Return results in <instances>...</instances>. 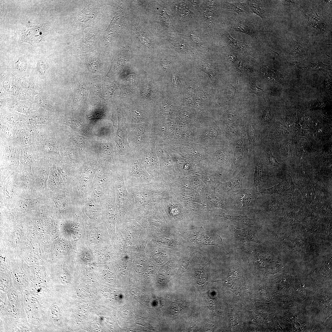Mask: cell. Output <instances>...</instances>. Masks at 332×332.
I'll list each match as a JSON object with an SVG mask.
<instances>
[{
  "label": "cell",
  "instance_id": "6da1fadb",
  "mask_svg": "<svg viewBox=\"0 0 332 332\" xmlns=\"http://www.w3.org/2000/svg\"><path fill=\"white\" fill-rule=\"evenodd\" d=\"M127 189L134 198L135 218L156 208L163 196L161 186L157 181L140 184Z\"/></svg>",
  "mask_w": 332,
  "mask_h": 332
},
{
  "label": "cell",
  "instance_id": "7a4b0ae2",
  "mask_svg": "<svg viewBox=\"0 0 332 332\" xmlns=\"http://www.w3.org/2000/svg\"><path fill=\"white\" fill-rule=\"evenodd\" d=\"M112 179L119 211L118 221L135 219L134 198L125 185L124 172L121 167H117V169L113 172Z\"/></svg>",
  "mask_w": 332,
  "mask_h": 332
},
{
  "label": "cell",
  "instance_id": "3957f363",
  "mask_svg": "<svg viewBox=\"0 0 332 332\" xmlns=\"http://www.w3.org/2000/svg\"><path fill=\"white\" fill-rule=\"evenodd\" d=\"M96 162L94 161L87 162L73 177L70 193L76 204H81L84 197L90 191L97 169Z\"/></svg>",
  "mask_w": 332,
  "mask_h": 332
},
{
  "label": "cell",
  "instance_id": "277c9868",
  "mask_svg": "<svg viewBox=\"0 0 332 332\" xmlns=\"http://www.w3.org/2000/svg\"><path fill=\"white\" fill-rule=\"evenodd\" d=\"M124 174V180L127 188L157 181L145 170L140 159L138 153L119 164Z\"/></svg>",
  "mask_w": 332,
  "mask_h": 332
},
{
  "label": "cell",
  "instance_id": "5b68a950",
  "mask_svg": "<svg viewBox=\"0 0 332 332\" xmlns=\"http://www.w3.org/2000/svg\"><path fill=\"white\" fill-rule=\"evenodd\" d=\"M178 231L186 245L200 248L205 245H213L225 250L219 235L202 227Z\"/></svg>",
  "mask_w": 332,
  "mask_h": 332
},
{
  "label": "cell",
  "instance_id": "8992f818",
  "mask_svg": "<svg viewBox=\"0 0 332 332\" xmlns=\"http://www.w3.org/2000/svg\"><path fill=\"white\" fill-rule=\"evenodd\" d=\"M24 306L28 322L41 332L44 318L43 307L38 300L27 290L22 293Z\"/></svg>",
  "mask_w": 332,
  "mask_h": 332
},
{
  "label": "cell",
  "instance_id": "52a82bcc",
  "mask_svg": "<svg viewBox=\"0 0 332 332\" xmlns=\"http://www.w3.org/2000/svg\"><path fill=\"white\" fill-rule=\"evenodd\" d=\"M113 172L101 166L99 167L96 171L91 189L88 193L96 203L100 205L107 188L112 180Z\"/></svg>",
  "mask_w": 332,
  "mask_h": 332
},
{
  "label": "cell",
  "instance_id": "ba28073f",
  "mask_svg": "<svg viewBox=\"0 0 332 332\" xmlns=\"http://www.w3.org/2000/svg\"><path fill=\"white\" fill-rule=\"evenodd\" d=\"M134 127H127L129 146L134 153H137L146 144L152 142V126L143 123Z\"/></svg>",
  "mask_w": 332,
  "mask_h": 332
},
{
  "label": "cell",
  "instance_id": "9c48e42d",
  "mask_svg": "<svg viewBox=\"0 0 332 332\" xmlns=\"http://www.w3.org/2000/svg\"><path fill=\"white\" fill-rule=\"evenodd\" d=\"M6 293L10 302L14 317L20 323H28L24 308L23 294L14 287Z\"/></svg>",
  "mask_w": 332,
  "mask_h": 332
},
{
  "label": "cell",
  "instance_id": "30bf717a",
  "mask_svg": "<svg viewBox=\"0 0 332 332\" xmlns=\"http://www.w3.org/2000/svg\"><path fill=\"white\" fill-rule=\"evenodd\" d=\"M141 162L147 172L157 180L158 176V163L153 151L152 143L151 142L142 147L138 152Z\"/></svg>",
  "mask_w": 332,
  "mask_h": 332
},
{
  "label": "cell",
  "instance_id": "8fae6325",
  "mask_svg": "<svg viewBox=\"0 0 332 332\" xmlns=\"http://www.w3.org/2000/svg\"><path fill=\"white\" fill-rule=\"evenodd\" d=\"M81 204L84 217L86 222L104 221L101 206L96 203L89 193L84 197Z\"/></svg>",
  "mask_w": 332,
  "mask_h": 332
},
{
  "label": "cell",
  "instance_id": "7c38bea8",
  "mask_svg": "<svg viewBox=\"0 0 332 332\" xmlns=\"http://www.w3.org/2000/svg\"><path fill=\"white\" fill-rule=\"evenodd\" d=\"M257 189L251 186L248 189H242L232 195L233 204L239 209L248 210L255 205L258 199Z\"/></svg>",
  "mask_w": 332,
  "mask_h": 332
},
{
  "label": "cell",
  "instance_id": "4fadbf2b",
  "mask_svg": "<svg viewBox=\"0 0 332 332\" xmlns=\"http://www.w3.org/2000/svg\"><path fill=\"white\" fill-rule=\"evenodd\" d=\"M26 290L38 300L43 307L46 304L54 294L52 289L31 281Z\"/></svg>",
  "mask_w": 332,
  "mask_h": 332
},
{
  "label": "cell",
  "instance_id": "5bb4252c",
  "mask_svg": "<svg viewBox=\"0 0 332 332\" xmlns=\"http://www.w3.org/2000/svg\"><path fill=\"white\" fill-rule=\"evenodd\" d=\"M228 227L231 235L236 241L241 243H258L257 237L249 230L241 228L233 225H229Z\"/></svg>",
  "mask_w": 332,
  "mask_h": 332
},
{
  "label": "cell",
  "instance_id": "9a60e30c",
  "mask_svg": "<svg viewBox=\"0 0 332 332\" xmlns=\"http://www.w3.org/2000/svg\"><path fill=\"white\" fill-rule=\"evenodd\" d=\"M244 176L243 172H241L229 181L223 183L225 190L231 196L240 191L243 188V180Z\"/></svg>",
  "mask_w": 332,
  "mask_h": 332
},
{
  "label": "cell",
  "instance_id": "2e32d148",
  "mask_svg": "<svg viewBox=\"0 0 332 332\" xmlns=\"http://www.w3.org/2000/svg\"><path fill=\"white\" fill-rule=\"evenodd\" d=\"M310 25L316 30L324 32L326 30V25L322 17L317 13L311 10L309 13L305 15Z\"/></svg>",
  "mask_w": 332,
  "mask_h": 332
},
{
  "label": "cell",
  "instance_id": "e0dca14e",
  "mask_svg": "<svg viewBox=\"0 0 332 332\" xmlns=\"http://www.w3.org/2000/svg\"><path fill=\"white\" fill-rule=\"evenodd\" d=\"M216 215L226 218L232 222L238 223L248 226H253L257 224V221L255 219L250 218L247 215L244 216L241 215H233L221 213H218Z\"/></svg>",
  "mask_w": 332,
  "mask_h": 332
},
{
  "label": "cell",
  "instance_id": "ac0fdd59",
  "mask_svg": "<svg viewBox=\"0 0 332 332\" xmlns=\"http://www.w3.org/2000/svg\"><path fill=\"white\" fill-rule=\"evenodd\" d=\"M290 52L291 55L297 57L303 58L305 56V50L303 45L296 41L292 38L290 40Z\"/></svg>",
  "mask_w": 332,
  "mask_h": 332
},
{
  "label": "cell",
  "instance_id": "d6986e66",
  "mask_svg": "<svg viewBox=\"0 0 332 332\" xmlns=\"http://www.w3.org/2000/svg\"><path fill=\"white\" fill-rule=\"evenodd\" d=\"M231 26L236 31L246 34L252 38L255 36V31L251 26L244 22H235L231 24Z\"/></svg>",
  "mask_w": 332,
  "mask_h": 332
},
{
  "label": "cell",
  "instance_id": "ffe728a7",
  "mask_svg": "<svg viewBox=\"0 0 332 332\" xmlns=\"http://www.w3.org/2000/svg\"><path fill=\"white\" fill-rule=\"evenodd\" d=\"M224 35L228 44L234 49L242 52L246 51L249 48L247 44L234 38L228 33L225 32Z\"/></svg>",
  "mask_w": 332,
  "mask_h": 332
},
{
  "label": "cell",
  "instance_id": "44dd1931",
  "mask_svg": "<svg viewBox=\"0 0 332 332\" xmlns=\"http://www.w3.org/2000/svg\"><path fill=\"white\" fill-rule=\"evenodd\" d=\"M288 186L287 183L282 181L278 184L268 188H263L261 193L271 195L273 194H282L287 191Z\"/></svg>",
  "mask_w": 332,
  "mask_h": 332
},
{
  "label": "cell",
  "instance_id": "7402d4cb",
  "mask_svg": "<svg viewBox=\"0 0 332 332\" xmlns=\"http://www.w3.org/2000/svg\"><path fill=\"white\" fill-rule=\"evenodd\" d=\"M227 8L230 11L239 13H244L250 11L248 3L247 2L241 3L240 2L235 3H227Z\"/></svg>",
  "mask_w": 332,
  "mask_h": 332
},
{
  "label": "cell",
  "instance_id": "603a6c76",
  "mask_svg": "<svg viewBox=\"0 0 332 332\" xmlns=\"http://www.w3.org/2000/svg\"><path fill=\"white\" fill-rule=\"evenodd\" d=\"M265 179L263 172L261 166L257 161L255 164V171L254 174V181L252 186L255 188L260 186Z\"/></svg>",
  "mask_w": 332,
  "mask_h": 332
},
{
  "label": "cell",
  "instance_id": "cb8c5ba5",
  "mask_svg": "<svg viewBox=\"0 0 332 332\" xmlns=\"http://www.w3.org/2000/svg\"><path fill=\"white\" fill-rule=\"evenodd\" d=\"M247 2L250 11L259 16L263 20L265 19L266 14L265 12L258 2L251 0L248 1Z\"/></svg>",
  "mask_w": 332,
  "mask_h": 332
},
{
  "label": "cell",
  "instance_id": "d4e9b609",
  "mask_svg": "<svg viewBox=\"0 0 332 332\" xmlns=\"http://www.w3.org/2000/svg\"><path fill=\"white\" fill-rule=\"evenodd\" d=\"M13 287L11 277L7 275H1L0 291L6 293L9 289Z\"/></svg>",
  "mask_w": 332,
  "mask_h": 332
},
{
  "label": "cell",
  "instance_id": "484cf974",
  "mask_svg": "<svg viewBox=\"0 0 332 332\" xmlns=\"http://www.w3.org/2000/svg\"><path fill=\"white\" fill-rule=\"evenodd\" d=\"M47 120L48 118L38 114H33L30 116L29 118V122L32 124L46 123Z\"/></svg>",
  "mask_w": 332,
  "mask_h": 332
},
{
  "label": "cell",
  "instance_id": "4316f807",
  "mask_svg": "<svg viewBox=\"0 0 332 332\" xmlns=\"http://www.w3.org/2000/svg\"><path fill=\"white\" fill-rule=\"evenodd\" d=\"M249 90L250 92L253 93L259 96L263 95V90L257 85L256 82L254 80L251 81L249 83Z\"/></svg>",
  "mask_w": 332,
  "mask_h": 332
},
{
  "label": "cell",
  "instance_id": "83f0119b",
  "mask_svg": "<svg viewBox=\"0 0 332 332\" xmlns=\"http://www.w3.org/2000/svg\"><path fill=\"white\" fill-rule=\"evenodd\" d=\"M35 101L38 105L49 110H52V108L48 100L43 98L41 96L36 97Z\"/></svg>",
  "mask_w": 332,
  "mask_h": 332
},
{
  "label": "cell",
  "instance_id": "f1b7e54d",
  "mask_svg": "<svg viewBox=\"0 0 332 332\" xmlns=\"http://www.w3.org/2000/svg\"><path fill=\"white\" fill-rule=\"evenodd\" d=\"M15 65L17 69L20 71H25L27 66L26 61L23 57H21L17 60Z\"/></svg>",
  "mask_w": 332,
  "mask_h": 332
},
{
  "label": "cell",
  "instance_id": "f546056e",
  "mask_svg": "<svg viewBox=\"0 0 332 332\" xmlns=\"http://www.w3.org/2000/svg\"><path fill=\"white\" fill-rule=\"evenodd\" d=\"M32 200L29 199L23 198L21 199L18 202L17 206V209L20 210L22 209L26 208L31 205Z\"/></svg>",
  "mask_w": 332,
  "mask_h": 332
},
{
  "label": "cell",
  "instance_id": "4dcf8cb0",
  "mask_svg": "<svg viewBox=\"0 0 332 332\" xmlns=\"http://www.w3.org/2000/svg\"><path fill=\"white\" fill-rule=\"evenodd\" d=\"M311 67L314 68L318 69L319 70L324 71L326 69L331 70V66L323 64L322 61L319 62L311 63Z\"/></svg>",
  "mask_w": 332,
  "mask_h": 332
},
{
  "label": "cell",
  "instance_id": "1f68e13d",
  "mask_svg": "<svg viewBox=\"0 0 332 332\" xmlns=\"http://www.w3.org/2000/svg\"><path fill=\"white\" fill-rule=\"evenodd\" d=\"M6 119L8 123L13 125L18 124L20 121L19 117L14 115H9Z\"/></svg>",
  "mask_w": 332,
  "mask_h": 332
},
{
  "label": "cell",
  "instance_id": "d6a6232c",
  "mask_svg": "<svg viewBox=\"0 0 332 332\" xmlns=\"http://www.w3.org/2000/svg\"><path fill=\"white\" fill-rule=\"evenodd\" d=\"M83 90L80 85H78L74 92V99L76 101H80L83 97Z\"/></svg>",
  "mask_w": 332,
  "mask_h": 332
},
{
  "label": "cell",
  "instance_id": "836d02e7",
  "mask_svg": "<svg viewBox=\"0 0 332 332\" xmlns=\"http://www.w3.org/2000/svg\"><path fill=\"white\" fill-rule=\"evenodd\" d=\"M136 31L137 33H138L137 35L138 36V37L139 38L140 40L142 41V42L143 43H144V45H147V46H150V41L149 39H148V38L146 37L140 31H138L137 30Z\"/></svg>",
  "mask_w": 332,
  "mask_h": 332
},
{
  "label": "cell",
  "instance_id": "e575fe53",
  "mask_svg": "<svg viewBox=\"0 0 332 332\" xmlns=\"http://www.w3.org/2000/svg\"><path fill=\"white\" fill-rule=\"evenodd\" d=\"M37 69L38 73L41 75H44L46 71V67L45 64L41 60L38 61L37 64Z\"/></svg>",
  "mask_w": 332,
  "mask_h": 332
},
{
  "label": "cell",
  "instance_id": "d590c367",
  "mask_svg": "<svg viewBox=\"0 0 332 332\" xmlns=\"http://www.w3.org/2000/svg\"><path fill=\"white\" fill-rule=\"evenodd\" d=\"M44 149L45 152H56L54 146L51 144H46L44 147Z\"/></svg>",
  "mask_w": 332,
  "mask_h": 332
},
{
  "label": "cell",
  "instance_id": "8d00e7d4",
  "mask_svg": "<svg viewBox=\"0 0 332 332\" xmlns=\"http://www.w3.org/2000/svg\"><path fill=\"white\" fill-rule=\"evenodd\" d=\"M161 65L164 68L167 69L169 67L170 63L167 60H164L162 61Z\"/></svg>",
  "mask_w": 332,
  "mask_h": 332
},
{
  "label": "cell",
  "instance_id": "74e56055",
  "mask_svg": "<svg viewBox=\"0 0 332 332\" xmlns=\"http://www.w3.org/2000/svg\"><path fill=\"white\" fill-rule=\"evenodd\" d=\"M23 143L26 144H29L31 141V137L29 135H27L23 137Z\"/></svg>",
  "mask_w": 332,
  "mask_h": 332
},
{
  "label": "cell",
  "instance_id": "f35d334b",
  "mask_svg": "<svg viewBox=\"0 0 332 332\" xmlns=\"http://www.w3.org/2000/svg\"><path fill=\"white\" fill-rule=\"evenodd\" d=\"M172 80L174 85L177 86L179 84V80L177 76L173 75L172 77Z\"/></svg>",
  "mask_w": 332,
  "mask_h": 332
}]
</instances>
